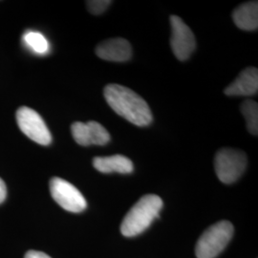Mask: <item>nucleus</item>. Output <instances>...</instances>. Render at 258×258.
<instances>
[{"label": "nucleus", "instance_id": "f257e3e1", "mask_svg": "<svg viewBox=\"0 0 258 258\" xmlns=\"http://www.w3.org/2000/svg\"><path fill=\"white\" fill-rule=\"evenodd\" d=\"M103 94L108 105L120 117L137 126L151 123L153 117L148 102L131 89L120 84H108Z\"/></svg>", "mask_w": 258, "mask_h": 258}, {"label": "nucleus", "instance_id": "f03ea898", "mask_svg": "<svg viewBox=\"0 0 258 258\" xmlns=\"http://www.w3.org/2000/svg\"><path fill=\"white\" fill-rule=\"evenodd\" d=\"M163 200L155 194L144 195L124 216L120 231L126 237H132L146 231L163 209Z\"/></svg>", "mask_w": 258, "mask_h": 258}, {"label": "nucleus", "instance_id": "7ed1b4c3", "mask_svg": "<svg viewBox=\"0 0 258 258\" xmlns=\"http://www.w3.org/2000/svg\"><path fill=\"white\" fill-rule=\"evenodd\" d=\"M231 222L220 221L208 228L197 241V258H215L227 247L233 235Z\"/></svg>", "mask_w": 258, "mask_h": 258}, {"label": "nucleus", "instance_id": "20e7f679", "mask_svg": "<svg viewBox=\"0 0 258 258\" xmlns=\"http://www.w3.org/2000/svg\"><path fill=\"white\" fill-rule=\"evenodd\" d=\"M246 154L233 148H222L214 159L216 175L224 184H232L237 181L247 168Z\"/></svg>", "mask_w": 258, "mask_h": 258}, {"label": "nucleus", "instance_id": "39448f33", "mask_svg": "<svg viewBox=\"0 0 258 258\" xmlns=\"http://www.w3.org/2000/svg\"><path fill=\"white\" fill-rule=\"evenodd\" d=\"M17 121L20 130L28 138L41 146L52 143V135L45 121L37 111L22 106L17 111Z\"/></svg>", "mask_w": 258, "mask_h": 258}, {"label": "nucleus", "instance_id": "423d86ee", "mask_svg": "<svg viewBox=\"0 0 258 258\" xmlns=\"http://www.w3.org/2000/svg\"><path fill=\"white\" fill-rule=\"evenodd\" d=\"M50 192L55 202L67 212L78 213L83 212L87 207V202L82 192L64 179L52 178Z\"/></svg>", "mask_w": 258, "mask_h": 258}, {"label": "nucleus", "instance_id": "0eeeda50", "mask_svg": "<svg viewBox=\"0 0 258 258\" xmlns=\"http://www.w3.org/2000/svg\"><path fill=\"white\" fill-rule=\"evenodd\" d=\"M170 45L172 51L179 60L184 61L189 58L196 48L194 33L182 19L177 16L170 17Z\"/></svg>", "mask_w": 258, "mask_h": 258}, {"label": "nucleus", "instance_id": "6e6552de", "mask_svg": "<svg viewBox=\"0 0 258 258\" xmlns=\"http://www.w3.org/2000/svg\"><path fill=\"white\" fill-rule=\"evenodd\" d=\"M71 132L76 143L83 147L104 146L110 141L109 132L101 123L94 120L76 121L71 125Z\"/></svg>", "mask_w": 258, "mask_h": 258}, {"label": "nucleus", "instance_id": "1a4fd4ad", "mask_svg": "<svg viewBox=\"0 0 258 258\" xmlns=\"http://www.w3.org/2000/svg\"><path fill=\"white\" fill-rule=\"evenodd\" d=\"M97 55L107 61L124 62L131 58L132 48L124 38H110L101 42L96 48Z\"/></svg>", "mask_w": 258, "mask_h": 258}, {"label": "nucleus", "instance_id": "9d476101", "mask_svg": "<svg viewBox=\"0 0 258 258\" xmlns=\"http://www.w3.org/2000/svg\"><path fill=\"white\" fill-rule=\"evenodd\" d=\"M258 71L254 67L243 70L225 89L227 96H251L257 93Z\"/></svg>", "mask_w": 258, "mask_h": 258}, {"label": "nucleus", "instance_id": "9b49d317", "mask_svg": "<svg viewBox=\"0 0 258 258\" xmlns=\"http://www.w3.org/2000/svg\"><path fill=\"white\" fill-rule=\"evenodd\" d=\"M93 166L102 173L129 174L134 169L132 161L123 155L96 157L93 159Z\"/></svg>", "mask_w": 258, "mask_h": 258}, {"label": "nucleus", "instance_id": "f8f14e48", "mask_svg": "<svg viewBox=\"0 0 258 258\" xmlns=\"http://www.w3.org/2000/svg\"><path fill=\"white\" fill-rule=\"evenodd\" d=\"M235 25L245 31H254L258 27V2L249 1L241 4L232 14Z\"/></svg>", "mask_w": 258, "mask_h": 258}, {"label": "nucleus", "instance_id": "ddd939ff", "mask_svg": "<svg viewBox=\"0 0 258 258\" xmlns=\"http://www.w3.org/2000/svg\"><path fill=\"white\" fill-rule=\"evenodd\" d=\"M241 112L246 120L249 133L256 136L258 133V104L252 100L244 101L241 104Z\"/></svg>", "mask_w": 258, "mask_h": 258}, {"label": "nucleus", "instance_id": "4468645a", "mask_svg": "<svg viewBox=\"0 0 258 258\" xmlns=\"http://www.w3.org/2000/svg\"><path fill=\"white\" fill-rule=\"evenodd\" d=\"M23 41L29 49L38 55H45L49 51V42L46 37L38 32H26L23 36Z\"/></svg>", "mask_w": 258, "mask_h": 258}, {"label": "nucleus", "instance_id": "2eb2a0df", "mask_svg": "<svg viewBox=\"0 0 258 258\" xmlns=\"http://www.w3.org/2000/svg\"><path fill=\"white\" fill-rule=\"evenodd\" d=\"M112 1L109 0H92L87 1V8L93 15H101L110 6Z\"/></svg>", "mask_w": 258, "mask_h": 258}, {"label": "nucleus", "instance_id": "dca6fc26", "mask_svg": "<svg viewBox=\"0 0 258 258\" xmlns=\"http://www.w3.org/2000/svg\"><path fill=\"white\" fill-rule=\"evenodd\" d=\"M25 258H51L48 254L42 252V251H37V250H29L27 253L25 254Z\"/></svg>", "mask_w": 258, "mask_h": 258}, {"label": "nucleus", "instance_id": "f3484780", "mask_svg": "<svg viewBox=\"0 0 258 258\" xmlns=\"http://www.w3.org/2000/svg\"><path fill=\"white\" fill-rule=\"evenodd\" d=\"M7 196V187L3 180L0 178V204L3 203Z\"/></svg>", "mask_w": 258, "mask_h": 258}]
</instances>
